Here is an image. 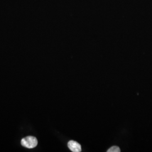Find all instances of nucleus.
<instances>
[{
	"label": "nucleus",
	"instance_id": "nucleus-3",
	"mask_svg": "<svg viewBox=\"0 0 152 152\" xmlns=\"http://www.w3.org/2000/svg\"><path fill=\"white\" fill-rule=\"evenodd\" d=\"M120 148L117 146H113L107 151L108 152H120Z\"/></svg>",
	"mask_w": 152,
	"mask_h": 152
},
{
	"label": "nucleus",
	"instance_id": "nucleus-2",
	"mask_svg": "<svg viewBox=\"0 0 152 152\" xmlns=\"http://www.w3.org/2000/svg\"><path fill=\"white\" fill-rule=\"evenodd\" d=\"M68 147L72 152H80L81 151V145L74 140H70L68 143Z\"/></svg>",
	"mask_w": 152,
	"mask_h": 152
},
{
	"label": "nucleus",
	"instance_id": "nucleus-1",
	"mask_svg": "<svg viewBox=\"0 0 152 152\" xmlns=\"http://www.w3.org/2000/svg\"><path fill=\"white\" fill-rule=\"evenodd\" d=\"M22 146L28 149H32L36 147L38 144L37 139L34 136H27L21 140Z\"/></svg>",
	"mask_w": 152,
	"mask_h": 152
}]
</instances>
